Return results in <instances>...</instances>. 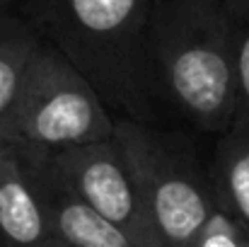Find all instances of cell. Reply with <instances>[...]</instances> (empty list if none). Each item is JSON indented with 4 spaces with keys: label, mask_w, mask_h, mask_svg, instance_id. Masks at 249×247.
<instances>
[{
    "label": "cell",
    "mask_w": 249,
    "mask_h": 247,
    "mask_svg": "<svg viewBox=\"0 0 249 247\" xmlns=\"http://www.w3.org/2000/svg\"><path fill=\"white\" fill-rule=\"evenodd\" d=\"M153 2L22 0V17L94 85L116 119L158 126L172 109L150 51Z\"/></svg>",
    "instance_id": "cell-1"
},
{
    "label": "cell",
    "mask_w": 249,
    "mask_h": 247,
    "mask_svg": "<svg viewBox=\"0 0 249 247\" xmlns=\"http://www.w3.org/2000/svg\"><path fill=\"white\" fill-rule=\"evenodd\" d=\"M148 34L169 109L206 133L232 131L237 80L223 0H155Z\"/></svg>",
    "instance_id": "cell-2"
},
{
    "label": "cell",
    "mask_w": 249,
    "mask_h": 247,
    "mask_svg": "<svg viewBox=\"0 0 249 247\" xmlns=\"http://www.w3.org/2000/svg\"><path fill=\"white\" fill-rule=\"evenodd\" d=\"M114 138L133 165L160 247H191L215 209L208 165L177 133L116 119Z\"/></svg>",
    "instance_id": "cell-3"
},
{
    "label": "cell",
    "mask_w": 249,
    "mask_h": 247,
    "mask_svg": "<svg viewBox=\"0 0 249 247\" xmlns=\"http://www.w3.org/2000/svg\"><path fill=\"white\" fill-rule=\"evenodd\" d=\"M116 119L102 102L94 85L51 44L41 41L17 114L2 143L15 146L27 158L107 141Z\"/></svg>",
    "instance_id": "cell-4"
},
{
    "label": "cell",
    "mask_w": 249,
    "mask_h": 247,
    "mask_svg": "<svg viewBox=\"0 0 249 247\" xmlns=\"http://www.w3.org/2000/svg\"><path fill=\"white\" fill-rule=\"evenodd\" d=\"M27 160L39 165L87 206L121 228L136 247H160L138 174L114 136Z\"/></svg>",
    "instance_id": "cell-5"
},
{
    "label": "cell",
    "mask_w": 249,
    "mask_h": 247,
    "mask_svg": "<svg viewBox=\"0 0 249 247\" xmlns=\"http://www.w3.org/2000/svg\"><path fill=\"white\" fill-rule=\"evenodd\" d=\"M0 238L5 247H41L51 240L39 177L10 143H0Z\"/></svg>",
    "instance_id": "cell-6"
},
{
    "label": "cell",
    "mask_w": 249,
    "mask_h": 247,
    "mask_svg": "<svg viewBox=\"0 0 249 247\" xmlns=\"http://www.w3.org/2000/svg\"><path fill=\"white\" fill-rule=\"evenodd\" d=\"M29 165L34 167L41 184L53 240L68 247H136L121 228H116L111 221H107L102 213L87 206L80 196H75L71 189L56 182L39 165H34L32 160Z\"/></svg>",
    "instance_id": "cell-7"
},
{
    "label": "cell",
    "mask_w": 249,
    "mask_h": 247,
    "mask_svg": "<svg viewBox=\"0 0 249 247\" xmlns=\"http://www.w3.org/2000/svg\"><path fill=\"white\" fill-rule=\"evenodd\" d=\"M41 37L22 15H0V143L7 138Z\"/></svg>",
    "instance_id": "cell-8"
},
{
    "label": "cell",
    "mask_w": 249,
    "mask_h": 247,
    "mask_svg": "<svg viewBox=\"0 0 249 247\" xmlns=\"http://www.w3.org/2000/svg\"><path fill=\"white\" fill-rule=\"evenodd\" d=\"M208 172L215 201L249 228V133L228 131L218 136Z\"/></svg>",
    "instance_id": "cell-9"
},
{
    "label": "cell",
    "mask_w": 249,
    "mask_h": 247,
    "mask_svg": "<svg viewBox=\"0 0 249 247\" xmlns=\"http://www.w3.org/2000/svg\"><path fill=\"white\" fill-rule=\"evenodd\" d=\"M223 7L228 15L237 80V114L232 131L249 133V0H223Z\"/></svg>",
    "instance_id": "cell-10"
},
{
    "label": "cell",
    "mask_w": 249,
    "mask_h": 247,
    "mask_svg": "<svg viewBox=\"0 0 249 247\" xmlns=\"http://www.w3.org/2000/svg\"><path fill=\"white\" fill-rule=\"evenodd\" d=\"M191 247H249V228L215 201L211 218Z\"/></svg>",
    "instance_id": "cell-11"
},
{
    "label": "cell",
    "mask_w": 249,
    "mask_h": 247,
    "mask_svg": "<svg viewBox=\"0 0 249 247\" xmlns=\"http://www.w3.org/2000/svg\"><path fill=\"white\" fill-rule=\"evenodd\" d=\"M41 247H68V245H63V243H58V240H53V238H51L49 243H44Z\"/></svg>",
    "instance_id": "cell-12"
},
{
    "label": "cell",
    "mask_w": 249,
    "mask_h": 247,
    "mask_svg": "<svg viewBox=\"0 0 249 247\" xmlns=\"http://www.w3.org/2000/svg\"><path fill=\"white\" fill-rule=\"evenodd\" d=\"M10 2H12V0H0V15H5V12H7Z\"/></svg>",
    "instance_id": "cell-13"
}]
</instances>
